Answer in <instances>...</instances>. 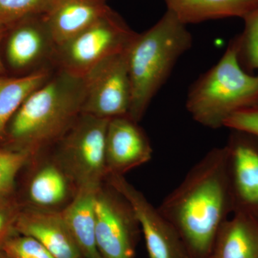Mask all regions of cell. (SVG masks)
<instances>
[{
    "instance_id": "1",
    "label": "cell",
    "mask_w": 258,
    "mask_h": 258,
    "mask_svg": "<svg viewBox=\"0 0 258 258\" xmlns=\"http://www.w3.org/2000/svg\"><path fill=\"white\" fill-rule=\"evenodd\" d=\"M158 209L175 227L189 258H210L219 231L233 213L225 147L209 151Z\"/></svg>"
},
{
    "instance_id": "2",
    "label": "cell",
    "mask_w": 258,
    "mask_h": 258,
    "mask_svg": "<svg viewBox=\"0 0 258 258\" xmlns=\"http://www.w3.org/2000/svg\"><path fill=\"white\" fill-rule=\"evenodd\" d=\"M84 81L60 69L26 98L10 120L6 136L32 158L47 152L82 113Z\"/></svg>"
},
{
    "instance_id": "3",
    "label": "cell",
    "mask_w": 258,
    "mask_h": 258,
    "mask_svg": "<svg viewBox=\"0 0 258 258\" xmlns=\"http://www.w3.org/2000/svg\"><path fill=\"white\" fill-rule=\"evenodd\" d=\"M192 36L171 12L152 28L136 33L125 51L132 86L128 115L140 122L181 55L191 48Z\"/></svg>"
},
{
    "instance_id": "4",
    "label": "cell",
    "mask_w": 258,
    "mask_h": 258,
    "mask_svg": "<svg viewBox=\"0 0 258 258\" xmlns=\"http://www.w3.org/2000/svg\"><path fill=\"white\" fill-rule=\"evenodd\" d=\"M256 106L258 75L241 67L232 39L220 60L190 86L186 110L200 124L217 129L236 112Z\"/></svg>"
},
{
    "instance_id": "5",
    "label": "cell",
    "mask_w": 258,
    "mask_h": 258,
    "mask_svg": "<svg viewBox=\"0 0 258 258\" xmlns=\"http://www.w3.org/2000/svg\"><path fill=\"white\" fill-rule=\"evenodd\" d=\"M109 120L81 113L50 149L76 190L98 188L107 176L106 137Z\"/></svg>"
},
{
    "instance_id": "6",
    "label": "cell",
    "mask_w": 258,
    "mask_h": 258,
    "mask_svg": "<svg viewBox=\"0 0 258 258\" xmlns=\"http://www.w3.org/2000/svg\"><path fill=\"white\" fill-rule=\"evenodd\" d=\"M136 33L114 10L57 47L55 69L83 77L101 61L125 52Z\"/></svg>"
},
{
    "instance_id": "7",
    "label": "cell",
    "mask_w": 258,
    "mask_h": 258,
    "mask_svg": "<svg viewBox=\"0 0 258 258\" xmlns=\"http://www.w3.org/2000/svg\"><path fill=\"white\" fill-rule=\"evenodd\" d=\"M96 242L101 258H134L140 225L126 200L106 181L96 197Z\"/></svg>"
},
{
    "instance_id": "8",
    "label": "cell",
    "mask_w": 258,
    "mask_h": 258,
    "mask_svg": "<svg viewBox=\"0 0 258 258\" xmlns=\"http://www.w3.org/2000/svg\"><path fill=\"white\" fill-rule=\"evenodd\" d=\"M125 51L101 61L83 76V113L108 120L128 115L132 86Z\"/></svg>"
},
{
    "instance_id": "9",
    "label": "cell",
    "mask_w": 258,
    "mask_h": 258,
    "mask_svg": "<svg viewBox=\"0 0 258 258\" xmlns=\"http://www.w3.org/2000/svg\"><path fill=\"white\" fill-rule=\"evenodd\" d=\"M4 40L7 64L21 76L55 69L57 45L44 15L27 17L11 24Z\"/></svg>"
},
{
    "instance_id": "10",
    "label": "cell",
    "mask_w": 258,
    "mask_h": 258,
    "mask_svg": "<svg viewBox=\"0 0 258 258\" xmlns=\"http://www.w3.org/2000/svg\"><path fill=\"white\" fill-rule=\"evenodd\" d=\"M105 181L119 191L133 208L149 257L189 258L175 227L124 176L109 174Z\"/></svg>"
},
{
    "instance_id": "11",
    "label": "cell",
    "mask_w": 258,
    "mask_h": 258,
    "mask_svg": "<svg viewBox=\"0 0 258 258\" xmlns=\"http://www.w3.org/2000/svg\"><path fill=\"white\" fill-rule=\"evenodd\" d=\"M231 131L225 148L233 213L258 219V137Z\"/></svg>"
},
{
    "instance_id": "12",
    "label": "cell",
    "mask_w": 258,
    "mask_h": 258,
    "mask_svg": "<svg viewBox=\"0 0 258 258\" xmlns=\"http://www.w3.org/2000/svg\"><path fill=\"white\" fill-rule=\"evenodd\" d=\"M139 123L128 115L108 121L106 137L107 176H124L152 159V144Z\"/></svg>"
},
{
    "instance_id": "13",
    "label": "cell",
    "mask_w": 258,
    "mask_h": 258,
    "mask_svg": "<svg viewBox=\"0 0 258 258\" xmlns=\"http://www.w3.org/2000/svg\"><path fill=\"white\" fill-rule=\"evenodd\" d=\"M15 229L17 233L38 241L55 258H83L60 210L29 207L20 211Z\"/></svg>"
},
{
    "instance_id": "14",
    "label": "cell",
    "mask_w": 258,
    "mask_h": 258,
    "mask_svg": "<svg viewBox=\"0 0 258 258\" xmlns=\"http://www.w3.org/2000/svg\"><path fill=\"white\" fill-rule=\"evenodd\" d=\"M111 10L106 0H53L44 18L58 46Z\"/></svg>"
},
{
    "instance_id": "15",
    "label": "cell",
    "mask_w": 258,
    "mask_h": 258,
    "mask_svg": "<svg viewBox=\"0 0 258 258\" xmlns=\"http://www.w3.org/2000/svg\"><path fill=\"white\" fill-rule=\"evenodd\" d=\"M35 158L38 163L29 181L27 191L30 207L62 210L74 198L76 188L52 156L46 159L42 158V161L40 156Z\"/></svg>"
},
{
    "instance_id": "16",
    "label": "cell",
    "mask_w": 258,
    "mask_h": 258,
    "mask_svg": "<svg viewBox=\"0 0 258 258\" xmlns=\"http://www.w3.org/2000/svg\"><path fill=\"white\" fill-rule=\"evenodd\" d=\"M98 188H79L72 200L60 210L64 223L83 258H101L96 242L95 205Z\"/></svg>"
},
{
    "instance_id": "17",
    "label": "cell",
    "mask_w": 258,
    "mask_h": 258,
    "mask_svg": "<svg viewBox=\"0 0 258 258\" xmlns=\"http://www.w3.org/2000/svg\"><path fill=\"white\" fill-rule=\"evenodd\" d=\"M210 258H258V219L234 212L219 231Z\"/></svg>"
},
{
    "instance_id": "18",
    "label": "cell",
    "mask_w": 258,
    "mask_h": 258,
    "mask_svg": "<svg viewBox=\"0 0 258 258\" xmlns=\"http://www.w3.org/2000/svg\"><path fill=\"white\" fill-rule=\"evenodd\" d=\"M167 10L184 25L228 18L244 19L258 9V0H164Z\"/></svg>"
},
{
    "instance_id": "19",
    "label": "cell",
    "mask_w": 258,
    "mask_h": 258,
    "mask_svg": "<svg viewBox=\"0 0 258 258\" xmlns=\"http://www.w3.org/2000/svg\"><path fill=\"white\" fill-rule=\"evenodd\" d=\"M54 70H42L14 77L0 74V140L6 136L10 120L23 102L47 81Z\"/></svg>"
},
{
    "instance_id": "20",
    "label": "cell",
    "mask_w": 258,
    "mask_h": 258,
    "mask_svg": "<svg viewBox=\"0 0 258 258\" xmlns=\"http://www.w3.org/2000/svg\"><path fill=\"white\" fill-rule=\"evenodd\" d=\"M243 20V31L233 40L239 63L242 69L250 74L258 70V9Z\"/></svg>"
},
{
    "instance_id": "21",
    "label": "cell",
    "mask_w": 258,
    "mask_h": 258,
    "mask_svg": "<svg viewBox=\"0 0 258 258\" xmlns=\"http://www.w3.org/2000/svg\"><path fill=\"white\" fill-rule=\"evenodd\" d=\"M31 159L30 154L25 151L13 148L0 149V197L11 195L19 171Z\"/></svg>"
},
{
    "instance_id": "22",
    "label": "cell",
    "mask_w": 258,
    "mask_h": 258,
    "mask_svg": "<svg viewBox=\"0 0 258 258\" xmlns=\"http://www.w3.org/2000/svg\"><path fill=\"white\" fill-rule=\"evenodd\" d=\"M53 0H0V23L9 26L27 17L45 15Z\"/></svg>"
},
{
    "instance_id": "23",
    "label": "cell",
    "mask_w": 258,
    "mask_h": 258,
    "mask_svg": "<svg viewBox=\"0 0 258 258\" xmlns=\"http://www.w3.org/2000/svg\"><path fill=\"white\" fill-rule=\"evenodd\" d=\"M2 249L10 258H55L35 239L18 233L7 240Z\"/></svg>"
},
{
    "instance_id": "24",
    "label": "cell",
    "mask_w": 258,
    "mask_h": 258,
    "mask_svg": "<svg viewBox=\"0 0 258 258\" xmlns=\"http://www.w3.org/2000/svg\"><path fill=\"white\" fill-rule=\"evenodd\" d=\"M223 127L258 137V106L236 112L225 120Z\"/></svg>"
},
{
    "instance_id": "25",
    "label": "cell",
    "mask_w": 258,
    "mask_h": 258,
    "mask_svg": "<svg viewBox=\"0 0 258 258\" xmlns=\"http://www.w3.org/2000/svg\"><path fill=\"white\" fill-rule=\"evenodd\" d=\"M8 197H0V249L7 240L16 235L15 225L20 210L6 200Z\"/></svg>"
},
{
    "instance_id": "26",
    "label": "cell",
    "mask_w": 258,
    "mask_h": 258,
    "mask_svg": "<svg viewBox=\"0 0 258 258\" xmlns=\"http://www.w3.org/2000/svg\"><path fill=\"white\" fill-rule=\"evenodd\" d=\"M8 26L4 24L0 23V47H1L2 42L8 30ZM6 69H5L4 62H3V57H2L1 51H0V74H5Z\"/></svg>"
},
{
    "instance_id": "27",
    "label": "cell",
    "mask_w": 258,
    "mask_h": 258,
    "mask_svg": "<svg viewBox=\"0 0 258 258\" xmlns=\"http://www.w3.org/2000/svg\"><path fill=\"white\" fill-rule=\"evenodd\" d=\"M0 258H10L3 249H0Z\"/></svg>"
},
{
    "instance_id": "28",
    "label": "cell",
    "mask_w": 258,
    "mask_h": 258,
    "mask_svg": "<svg viewBox=\"0 0 258 258\" xmlns=\"http://www.w3.org/2000/svg\"></svg>"
}]
</instances>
